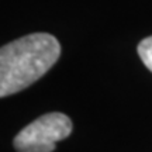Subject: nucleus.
<instances>
[{"instance_id": "2", "label": "nucleus", "mask_w": 152, "mask_h": 152, "mask_svg": "<svg viewBox=\"0 0 152 152\" xmlns=\"http://www.w3.org/2000/svg\"><path fill=\"white\" fill-rule=\"evenodd\" d=\"M71 118L62 113L44 114L24 127L14 138L17 152H52L56 142L72 132Z\"/></svg>"}, {"instance_id": "1", "label": "nucleus", "mask_w": 152, "mask_h": 152, "mask_svg": "<svg viewBox=\"0 0 152 152\" xmlns=\"http://www.w3.org/2000/svg\"><path fill=\"white\" fill-rule=\"evenodd\" d=\"M61 55L58 39L35 33L6 44L0 49V96L6 97L33 85L55 65Z\"/></svg>"}, {"instance_id": "3", "label": "nucleus", "mask_w": 152, "mask_h": 152, "mask_svg": "<svg viewBox=\"0 0 152 152\" xmlns=\"http://www.w3.org/2000/svg\"><path fill=\"white\" fill-rule=\"evenodd\" d=\"M138 55L144 65L152 72V35L144 38L138 45Z\"/></svg>"}]
</instances>
